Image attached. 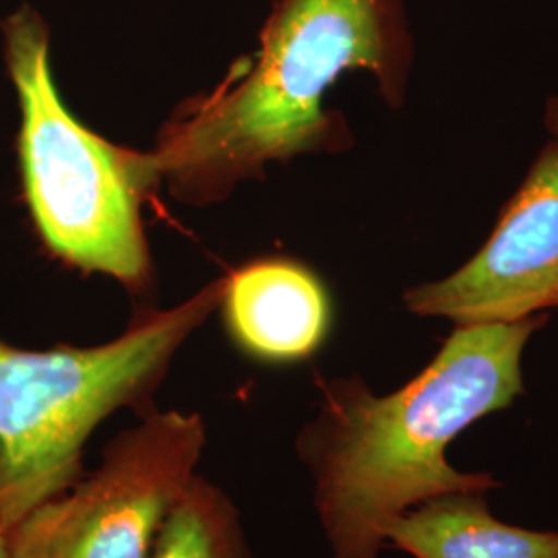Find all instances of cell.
<instances>
[{"label":"cell","instance_id":"6da1fadb","mask_svg":"<svg viewBox=\"0 0 558 558\" xmlns=\"http://www.w3.org/2000/svg\"><path fill=\"white\" fill-rule=\"evenodd\" d=\"M544 323L534 315L456 327L424 371L385 396L360 377H317V414L294 447L329 558H379L387 530L412 509L499 488L493 474L453 468L447 451L523 396V352Z\"/></svg>","mask_w":558,"mask_h":558},{"label":"cell","instance_id":"7a4b0ae2","mask_svg":"<svg viewBox=\"0 0 558 558\" xmlns=\"http://www.w3.org/2000/svg\"><path fill=\"white\" fill-rule=\"evenodd\" d=\"M414 41L403 0H274L259 48L211 89L180 101L147 154L154 179L189 207H211L269 163L352 145L325 108L348 71L368 73L389 108L408 92Z\"/></svg>","mask_w":558,"mask_h":558},{"label":"cell","instance_id":"3957f363","mask_svg":"<svg viewBox=\"0 0 558 558\" xmlns=\"http://www.w3.org/2000/svg\"><path fill=\"white\" fill-rule=\"evenodd\" d=\"M220 276L174 308L141 304L100 345L25 350L0 339V523L9 530L85 476L83 449L120 410H156L182 345L220 308Z\"/></svg>","mask_w":558,"mask_h":558},{"label":"cell","instance_id":"277c9868","mask_svg":"<svg viewBox=\"0 0 558 558\" xmlns=\"http://www.w3.org/2000/svg\"><path fill=\"white\" fill-rule=\"evenodd\" d=\"M0 32L20 100L23 199L41 246L71 269L149 299L156 265L141 211L160 184L147 154L104 140L69 112L50 69V27L32 4L0 21Z\"/></svg>","mask_w":558,"mask_h":558},{"label":"cell","instance_id":"5b68a950","mask_svg":"<svg viewBox=\"0 0 558 558\" xmlns=\"http://www.w3.org/2000/svg\"><path fill=\"white\" fill-rule=\"evenodd\" d=\"M205 447L197 412H147L104 447L92 474L7 530L11 557L149 558Z\"/></svg>","mask_w":558,"mask_h":558},{"label":"cell","instance_id":"8992f818","mask_svg":"<svg viewBox=\"0 0 558 558\" xmlns=\"http://www.w3.org/2000/svg\"><path fill=\"white\" fill-rule=\"evenodd\" d=\"M403 304L456 327L515 323L558 306V140L542 147L478 253L451 276L410 288Z\"/></svg>","mask_w":558,"mask_h":558},{"label":"cell","instance_id":"52a82bcc","mask_svg":"<svg viewBox=\"0 0 558 558\" xmlns=\"http://www.w3.org/2000/svg\"><path fill=\"white\" fill-rule=\"evenodd\" d=\"M232 343L265 364L311 359L331 329V300L299 260L263 257L226 274L220 308Z\"/></svg>","mask_w":558,"mask_h":558},{"label":"cell","instance_id":"ba28073f","mask_svg":"<svg viewBox=\"0 0 558 558\" xmlns=\"http://www.w3.org/2000/svg\"><path fill=\"white\" fill-rule=\"evenodd\" d=\"M387 548L414 558H558V532L505 523L484 495H451L399 518L387 530Z\"/></svg>","mask_w":558,"mask_h":558},{"label":"cell","instance_id":"9c48e42d","mask_svg":"<svg viewBox=\"0 0 558 558\" xmlns=\"http://www.w3.org/2000/svg\"><path fill=\"white\" fill-rule=\"evenodd\" d=\"M149 558H255L236 502L195 476L166 519Z\"/></svg>","mask_w":558,"mask_h":558},{"label":"cell","instance_id":"30bf717a","mask_svg":"<svg viewBox=\"0 0 558 558\" xmlns=\"http://www.w3.org/2000/svg\"><path fill=\"white\" fill-rule=\"evenodd\" d=\"M544 126L553 135V140H558V94L544 106Z\"/></svg>","mask_w":558,"mask_h":558},{"label":"cell","instance_id":"8fae6325","mask_svg":"<svg viewBox=\"0 0 558 558\" xmlns=\"http://www.w3.org/2000/svg\"><path fill=\"white\" fill-rule=\"evenodd\" d=\"M0 558L11 557V548H9V539H7V527L0 523Z\"/></svg>","mask_w":558,"mask_h":558}]
</instances>
